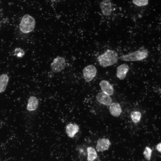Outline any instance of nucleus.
<instances>
[{
  "instance_id": "nucleus-1",
  "label": "nucleus",
  "mask_w": 161,
  "mask_h": 161,
  "mask_svg": "<svg viewBox=\"0 0 161 161\" xmlns=\"http://www.w3.org/2000/svg\"><path fill=\"white\" fill-rule=\"evenodd\" d=\"M117 53L115 51L107 49L97 58V61L102 66L105 67L113 65L117 61Z\"/></svg>"
},
{
  "instance_id": "nucleus-2",
  "label": "nucleus",
  "mask_w": 161,
  "mask_h": 161,
  "mask_svg": "<svg viewBox=\"0 0 161 161\" xmlns=\"http://www.w3.org/2000/svg\"><path fill=\"white\" fill-rule=\"evenodd\" d=\"M148 56V50L144 47H141L134 52L121 56L120 58L121 60L126 61H137L145 59Z\"/></svg>"
},
{
  "instance_id": "nucleus-3",
  "label": "nucleus",
  "mask_w": 161,
  "mask_h": 161,
  "mask_svg": "<svg viewBox=\"0 0 161 161\" xmlns=\"http://www.w3.org/2000/svg\"><path fill=\"white\" fill-rule=\"evenodd\" d=\"M35 24L34 18L30 15L27 14L22 17L19 28L23 33H27L32 32L34 29Z\"/></svg>"
},
{
  "instance_id": "nucleus-4",
  "label": "nucleus",
  "mask_w": 161,
  "mask_h": 161,
  "mask_svg": "<svg viewBox=\"0 0 161 161\" xmlns=\"http://www.w3.org/2000/svg\"><path fill=\"white\" fill-rule=\"evenodd\" d=\"M66 64L65 59L63 57L58 56L54 59L50 65V67L53 72H59L64 69Z\"/></svg>"
},
{
  "instance_id": "nucleus-5",
  "label": "nucleus",
  "mask_w": 161,
  "mask_h": 161,
  "mask_svg": "<svg viewBox=\"0 0 161 161\" xmlns=\"http://www.w3.org/2000/svg\"><path fill=\"white\" fill-rule=\"evenodd\" d=\"M84 78L87 82H89L95 76L97 70L95 66L93 65H89L86 66L83 70Z\"/></svg>"
},
{
  "instance_id": "nucleus-6",
  "label": "nucleus",
  "mask_w": 161,
  "mask_h": 161,
  "mask_svg": "<svg viewBox=\"0 0 161 161\" xmlns=\"http://www.w3.org/2000/svg\"><path fill=\"white\" fill-rule=\"evenodd\" d=\"M96 99L100 103L106 106H110L112 103V100L109 95L101 92L96 96Z\"/></svg>"
},
{
  "instance_id": "nucleus-7",
  "label": "nucleus",
  "mask_w": 161,
  "mask_h": 161,
  "mask_svg": "<svg viewBox=\"0 0 161 161\" xmlns=\"http://www.w3.org/2000/svg\"><path fill=\"white\" fill-rule=\"evenodd\" d=\"M111 145L109 140L106 138H101L98 140L96 146L97 151L102 152L107 150Z\"/></svg>"
},
{
  "instance_id": "nucleus-8",
  "label": "nucleus",
  "mask_w": 161,
  "mask_h": 161,
  "mask_svg": "<svg viewBox=\"0 0 161 161\" xmlns=\"http://www.w3.org/2000/svg\"><path fill=\"white\" fill-rule=\"evenodd\" d=\"M129 69L128 65L126 64H122L118 66L117 68V77L120 80L124 79Z\"/></svg>"
},
{
  "instance_id": "nucleus-9",
  "label": "nucleus",
  "mask_w": 161,
  "mask_h": 161,
  "mask_svg": "<svg viewBox=\"0 0 161 161\" xmlns=\"http://www.w3.org/2000/svg\"><path fill=\"white\" fill-rule=\"evenodd\" d=\"M79 129V126L75 123H70L66 127V132L68 136L70 138L73 137Z\"/></svg>"
},
{
  "instance_id": "nucleus-10",
  "label": "nucleus",
  "mask_w": 161,
  "mask_h": 161,
  "mask_svg": "<svg viewBox=\"0 0 161 161\" xmlns=\"http://www.w3.org/2000/svg\"><path fill=\"white\" fill-rule=\"evenodd\" d=\"M100 86L102 92L109 96L113 94L114 89L112 85L107 81L102 80L100 83Z\"/></svg>"
},
{
  "instance_id": "nucleus-11",
  "label": "nucleus",
  "mask_w": 161,
  "mask_h": 161,
  "mask_svg": "<svg viewBox=\"0 0 161 161\" xmlns=\"http://www.w3.org/2000/svg\"><path fill=\"white\" fill-rule=\"evenodd\" d=\"M100 7L104 15L109 16L110 15L112 9L110 0H103L100 4Z\"/></svg>"
},
{
  "instance_id": "nucleus-12",
  "label": "nucleus",
  "mask_w": 161,
  "mask_h": 161,
  "mask_svg": "<svg viewBox=\"0 0 161 161\" xmlns=\"http://www.w3.org/2000/svg\"><path fill=\"white\" fill-rule=\"evenodd\" d=\"M109 111L113 116L118 117L119 116L122 112L120 104L118 103H113L110 106Z\"/></svg>"
},
{
  "instance_id": "nucleus-13",
  "label": "nucleus",
  "mask_w": 161,
  "mask_h": 161,
  "mask_svg": "<svg viewBox=\"0 0 161 161\" xmlns=\"http://www.w3.org/2000/svg\"><path fill=\"white\" fill-rule=\"evenodd\" d=\"M38 105V100L37 98L34 96L30 97L28 101L27 109L29 111H33L37 108Z\"/></svg>"
},
{
  "instance_id": "nucleus-14",
  "label": "nucleus",
  "mask_w": 161,
  "mask_h": 161,
  "mask_svg": "<svg viewBox=\"0 0 161 161\" xmlns=\"http://www.w3.org/2000/svg\"><path fill=\"white\" fill-rule=\"evenodd\" d=\"M9 78L6 74L0 75V93L4 92L7 85Z\"/></svg>"
},
{
  "instance_id": "nucleus-15",
  "label": "nucleus",
  "mask_w": 161,
  "mask_h": 161,
  "mask_svg": "<svg viewBox=\"0 0 161 161\" xmlns=\"http://www.w3.org/2000/svg\"><path fill=\"white\" fill-rule=\"evenodd\" d=\"M87 160L88 161H93L97 156L96 151L92 147H88L87 149Z\"/></svg>"
},
{
  "instance_id": "nucleus-16",
  "label": "nucleus",
  "mask_w": 161,
  "mask_h": 161,
  "mask_svg": "<svg viewBox=\"0 0 161 161\" xmlns=\"http://www.w3.org/2000/svg\"><path fill=\"white\" fill-rule=\"evenodd\" d=\"M130 116L132 121L134 123H136L140 121L141 114L138 111H133L131 112Z\"/></svg>"
},
{
  "instance_id": "nucleus-17",
  "label": "nucleus",
  "mask_w": 161,
  "mask_h": 161,
  "mask_svg": "<svg viewBox=\"0 0 161 161\" xmlns=\"http://www.w3.org/2000/svg\"><path fill=\"white\" fill-rule=\"evenodd\" d=\"M152 150L149 147H146L143 152V154L146 160L148 161L150 160Z\"/></svg>"
},
{
  "instance_id": "nucleus-18",
  "label": "nucleus",
  "mask_w": 161,
  "mask_h": 161,
  "mask_svg": "<svg viewBox=\"0 0 161 161\" xmlns=\"http://www.w3.org/2000/svg\"><path fill=\"white\" fill-rule=\"evenodd\" d=\"M133 3L139 6H144L147 5L148 0H132Z\"/></svg>"
},
{
  "instance_id": "nucleus-19",
  "label": "nucleus",
  "mask_w": 161,
  "mask_h": 161,
  "mask_svg": "<svg viewBox=\"0 0 161 161\" xmlns=\"http://www.w3.org/2000/svg\"><path fill=\"white\" fill-rule=\"evenodd\" d=\"M24 55V50L20 48L16 49L14 51V55L17 56L19 57H22Z\"/></svg>"
},
{
  "instance_id": "nucleus-20",
  "label": "nucleus",
  "mask_w": 161,
  "mask_h": 161,
  "mask_svg": "<svg viewBox=\"0 0 161 161\" xmlns=\"http://www.w3.org/2000/svg\"><path fill=\"white\" fill-rule=\"evenodd\" d=\"M156 148L159 152L161 153V143H159L157 145Z\"/></svg>"
},
{
  "instance_id": "nucleus-21",
  "label": "nucleus",
  "mask_w": 161,
  "mask_h": 161,
  "mask_svg": "<svg viewBox=\"0 0 161 161\" xmlns=\"http://www.w3.org/2000/svg\"><path fill=\"white\" fill-rule=\"evenodd\" d=\"M51 1H56V0H51Z\"/></svg>"
},
{
  "instance_id": "nucleus-22",
  "label": "nucleus",
  "mask_w": 161,
  "mask_h": 161,
  "mask_svg": "<svg viewBox=\"0 0 161 161\" xmlns=\"http://www.w3.org/2000/svg\"></svg>"
}]
</instances>
